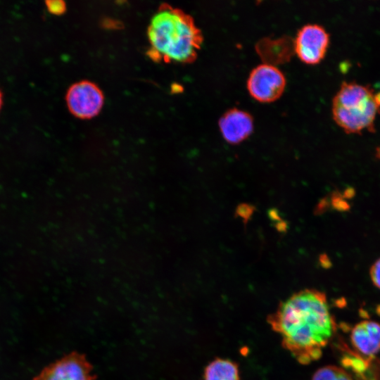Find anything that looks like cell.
<instances>
[{
    "mask_svg": "<svg viewBox=\"0 0 380 380\" xmlns=\"http://www.w3.org/2000/svg\"><path fill=\"white\" fill-rule=\"evenodd\" d=\"M329 44V35L322 26L306 24L293 39V50L303 62L317 64L324 57Z\"/></svg>",
    "mask_w": 380,
    "mask_h": 380,
    "instance_id": "obj_6",
    "label": "cell"
},
{
    "mask_svg": "<svg viewBox=\"0 0 380 380\" xmlns=\"http://www.w3.org/2000/svg\"><path fill=\"white\" fill-rule=\"evenodd\" d=\"M1 105H2V94L0 91V109H1Z\"/></svg>",
    "mask_w": 380,
    "mask_h": 380,
    "instance_id": "obj_16",
    "label": "cell"
},
{
    "mask_svg": "<svg viewBox=\"0 0 380 380\" xmlns=\"http://www.w3.org/2000/svg\"><path fill=\"white\" fill-rule=\"evenodd\" d=\"M104 96L94 82L82 80L71 85L66 94L69 110L75 117L89 119L96 116L103 105Z\"/></svg>",
    "mask_w": 380,
    "mask_h": 380,
    "instance_id": "obj_5",
    "label": "cell"
},
{
    "mask_svg": "<svg viewBox=\"0 0 380 380\" xmlns=\"http://www.w3.org/2000/svg\"><path fill=\"white\" fill-rule=\"evenodd\" d=\"M376 157L380 159V147L376 148Z\"/></svg>",
    "mask_w": 380,
    "mask_h": 380,
    "instance_id": "obj_14",
    "label": "cell"
},
{
    "mask_svg": "<svg viewBox=\"0 0 380 380\" xmlns=\"http://www.w3.org/2000/svg\"><path fill=\"white\" fill-rule=\"evenodd\" d=\"M148 56L164 62L191 63L198 55L203 37L192 16L166 4L152 16L147 30Z\"/></svg>",
    "mask_w": 380,
    "mask_h": 380,
    "instance_id": "obj_2",
    "label": "cell"
},
{
    "mask_svg": "<svg viewBox=\"0 0 380 380\" xmlns=\"http://www.w3.org/2000/svg\"><path fill=\"white\" fill-rule=\"evenodd\" d=\"M267 322L279 335L282 347L303 365L321 357L336 331L326 294L314 289H303L281 301Z\"/></svg>",
    "mask_w": 380,
    "mask_h": 380,
    "instance_id": "obj_1",
    "label": "cell"
},
{
    "mask_svg": "<svg viewBox=\"0 0 380 380\" xmlns=\"http://www.w3.org/2000/svg\"><path fill=\"white\" fill-rule=\"evenodd\" d=\"M374 87L379 90H380V82H378L376 83L375 85H374Z\"/></svg>",
    "mask_w": 380,
    "mask_h": 380,
    "instance_id": "obj_15",
    "label": "cell"
},
{
    "mask_svg": "<svg viewBox=\"0 0 380 380\" xmlns=\"http://www.w3.org/2000/svg\"><path fill=\"white\" fill-rule=\"evenodd\" d=\"M369 275L373 284L380 289V258L371 266Z\"/></svg>",
    "mask_w": 380,
    "mask_h": 380,
    "instance_id": "obj_12",
    "label": "cell"
},
{
    "mask_svg": "<svg viewBox=\"0 0 380 380\" xmlns=\"http://www.w3.org/2000/svg\"><path fill=\"white\" fill-rule=\"evenodd\" d=\"M92 367L85 356L76 352L45 367L33 380H94Z\"/></svg>",
    "mask_w": 380,
    "mask_h": 380,
    "instance_id": "obj_7",
    "label": "cell"
},
{
    "mask_svg": "<svg viewBox=\"0 0 380 380\" xmlns=\"http://www.w3.org/2000/svg\"><path fill=\"white\" fill-rule=\"evenodd\" d=\"M350 342L357 354L374 357L380 351V324L364 320L355 324L350 332Z\"/></svg>",
    "mask_w": 380,
    "mask_h": 380,
    "instance_id": "obj_9",
    "label": "cell"
},
{
    "mask_svg": "<svg viewBox=\"0 0 380 380\" xmlns=\"http://www.w3.org/2000/svg\"><path fill=\"white\" fill-rule=\"evenodd\" d=\"M48 10L56 15H59L65 12L66 5L64 1L61 0L48 1L46 2Z\"/></svg>",
    "mask_w": 380,
    "mask_h": 380,
    "instance_id": "obj_13",
    "label": "cell"
},
{
    "mask_svg": "<svg viewBox=\"0 0 380 380\" xmlns=\"http://www.w3.org/2000/svg\"><path fill=\"white\" fill-rule=\"evenodd\" d=\"M286 83L284 73L277 67L263 63L251 71L247 80V89L255 100L272 102L281 96Z\"/></svg>",
    "mask_w": 380,
    "mask_h": 380,
    "instance_id": "obj_4",
    "label": "cell"
},
{
    "mask_svg": "<svg viewBox=\"0 0 380 380\" xmlns=\"http://www.w3.org/2000/svg\"><path fill=\"white\" fill-rule=\"evenodd\" d=\"M218 125L223 138L232 144L245 140L253 132L254 127L252 115L237 108L225 111L220 118Z\"/></svg>",
    "mask_w": 380,
    "mask_h": 380,
    "instance_id": "obj_8",
    "label": "cell"
},
{
    "mask_svg": "<svg viewBox=\"0 0 380 380\" xmlns=\"http://www.w3.org/2000/svg\"><path fill=\"white\" fill-rule=\"evenodd\" d=\"M311 380H353V379L343 368L335 365H326L317 369Z\"/></svg>",
    "mask_w": 380,
    "mask_h": 380,
    "instance_id": "obj_11",
    "label": "cell"
},
{
    "mask_svg": "<svg viewBox=\"0 0 380 380\" xmlns=\"http://www.w3.org/2000/svg\"><path fill=\"white\" fill-rule=\"evenodd\" d=\"M203 380H241L239 366L227 358H215L205 368Z\"/></svg>",
    "mask_w": 380,
    "mask_h": 380,
    "instance_id": "obj_10",
    "label": "cell"
},
{
    "mask_svg": "<svg viewBox=\"0 0 380 380\" xmlns=\"http://www.w3.org/2000/svg\"><path fill=\"white\" fill-rule=\"evenodd\" d=\"M379 110L377 94L369 86L355 82H343L332 101L334 121L349 134L374 132Z\"/></svg>",
    "mask_w": 380,
    "mask_h": 380,
    "instance_id": "obj_3",
    "label": "cell"
}]
</instances>
